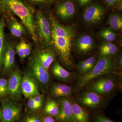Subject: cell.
Wrapping results in <instances>:
<instances>
[{
  "instance_id": "cell-5",
  "label": "cell",
  "mask_w": 122,
  "mask_h": 122,
  "mask_svg": "<svg viewBox=\"0 0 122 122\" xmlns=\"http://www.w3.org/2000/svg\"><path fill=\"white\" fill-rule=\"evenodd\" d=\"M26 73L35 81L38 86L46 87L50 83L51 79L49 72L42 66L34 56L29 62Z\"/></svg>"
},
{
  "instance_id": "cell-26",
  "label": "cell",
  "mask_w": 122,
  "mask_h": 122,
  "mask_svg": "<svg viewBox=\"0 0 122 122\" xmlns=\"http://www.w3.org/2000/svg\"><path fill=\"white\" fill-rule=\"evenodd\" d=\"M107 24L113 30L118 31L122 28V17L120 14L114 13L111 14L107 18Z\"/></svg>"
},
{
  "instance_id": "cell-31",
  "label": "cell",
  "mask_w": 122,
  "mask_h": 122,
  "mask_svg": "<svg viewBox=\"0 0 122 122\" xmlns=\"http://www.w3.org/2000/svg\"><path fill=\"white\" fill-rule=\"evenodd\" d=\"M8 79L0 78V97L8 95Z\"/></svg>"
},
{
  "instance_id": "cell-10",
  "label": "cell",
  "mask_w": 122,
  "mask_h": 122,
  "mask_svg": "<svg viewBox=\"0 0 122 122\" xmlns=\"http://www.w3.org/2000/svg\"><path fill=\"white\" fill-rule=\"evenodd\" d=\"M105 9L100 5L95 4L90 5L85 10L83 15V21L89 25L99 24L104 18Z\"/></svg>"
},
{
  "instance_id": "cell-11",
  "label": "cell",
  "mask_w": 122,
  "mask_h": 122,
  "mask_svg": "<svg viewBox=\"0 0 122 122\" xmlns=\"http://www.w3.org/2000/svg\"><path fill=\"white\" fill-rule=\"evenodd\" d=\"M59 113L55 118L56 122H75L72 103L69 99L62 97L59 100Z\"/></svg>"
},
{
  "instance_id": "cell-33",
  "label": "cell",
  "mask_w": 122,
  "mask_h": 122,
  "mask_svg": "<svg viewBox=\"0 0 122 122\" xmlns=\"http://www.w3.org/2000/svg\"><path fill=\"white\" fill-rule=\"evenodd\" d=\"M77 68L78 72L81 75L85 74L88 72L87 66L83 61L78 62L77 65Z\"/></svg>"
},
{
  "instance_id": "cell-9",
  "label": "cell",
  "mask_w": 122,
  "mask_h": 122,
  "mask_svg": "<svg viewBox=\"0 0 122 122\" xmlns=\"http://www.w3.org/2000/svg\"><path fill=\"white\" fill-rule=\"evenodd\" d=\"M22 76L20 71L16 69L10 74L8 79V95L14 100H19L21 98V83Z\"/></svg>"
},
{
  "instance_id": "cell-27",
  "label": "cell",
  "mask_w": 122,
  "mask_h": 122,
  "mask_svg": "<svg viewBox=\"0 0 122 122\" xmlns=\"http://www.w3.org/2000/svg\"><path fill=\"white\" fill-rule=\"evenodd\" d=\"M20 120V122H42L41 114L35 113L28 111L23 115L22 114Z\"/></svg>"
},
{
  "instance_id": "cell-32",
  "label": "cell",
  "mask_w": 122,
  "mask_h": 122,
  "mask_svg": "<svg viewBox=\"0 0 122 122\" xmlns=\"http://www.w3.org/2000/svg\"><path fill=\"white\" fill-rule=\"evenodd\" d=\"M98 61V60L97 59V57L95 56H93L90 57L89 58L85 61H83V62L87 66L88 72L91 70L94 67L97 62Z\"/></svg>"
},
{
  "instance_id": "cell-34",
  "label": "cell",
  "mask_w": 122,
  "mask_h": 122,
  "mask_svg": "<svg viewBox=\"0 0 122 122\" xmlns=\"http://www.w3.org/2000/svg\"><path fill=\"white\" fill-rule=\"evenodd\" d=\"M37 104L42 109L44 105V97L41 94L32 97Z\"/></svg>"
},
{
  "instance_id": "cell-28",
  "label": "cell",
  "mask_w": 122,
  "mask_h": 122,
  "mask_svg": "<svg viewBox=\"0 0 122 122\" xmlns=\"http://www.w3.org/2000/svg\"><path fill=\"white\" fill-rule=\"evenodd\" d=\"M99 35L101 38L108 42L114 41L116 37L115 33L110 28H107L102 30L99 33Z\"/></svg>"
},
{
  "instance_id": "cell-41",
  "label": "cell",
  "mask_w": 122,
  "mask_h": 122,
  "mask_svg": "<svg viewBox=\"0 0 122 122\" xmlns=\"http://www.w3.org/2000/svg\"><path fill=\"white\" fill-rule=\"evenodd\" d=\"M2 110H1V108H0V122L1 120V118H2Z\"/></svg>"
},
{
  "instance_id": "cell-13",
  "label": "cell",
  "mask_w": 122,
  "mask_h": 122,
  "mask_svg": "<svg viewBox=\"0 0 122 122\" xmlns=\"http://www.w3.org/2000/svg\"><path fill=\"white\" fill-rule=\"evenodd\" d=\"M50 20L51 35L59 37L73 39L75 35V30L72 27L62 25L52 15L50 16Z\"/></svg>"
},
{
  "instance_id": "cell-30",
  "label": "cell",
  "mask_w": 122,
  "mask_h": 122,
  "mask_svg": "<svg viewBox=\"0 0 122 122\" xmlns=\"http://www.w3.org/2000/svg\"><path fill=\"white\" fill-rule=\"evenodd\" d=\"M27 107L29 110L28 111L35 113L40 114V112L42 109L36 103L32 97L28 98Z\"/></svg>"
},
{
  "instance_id": "cell-21",
  "label": "cell",
  "mask_w": 122,
  "mask_h": 122,
  "mask_svg": "<svg viewBox=\"0 0 122 122\" xmlns=\"http://www.w3.org/2000/svg\"><path fill=\"white\" fill-rule=\"evenodd\" d=\"M52 65L51 71L55 78L59 81L67 82L72 78V73L65 69L57 61H54Z\"/></svg>"
},
{
  "instance_id": "cell-25",
  "label": "cell",
  "mask_w": 122,
  "mask_h": 122,
  "mask_svg": "<svg viewBox=\"0 0 122 122\" xmlns=\"http://www.w3.org/2000/svg\"><path fill=\"white\" fill-rule=\"evenodd\" d=\"M99 50L100 57H111L117 53L118 48L112 42H106L100 45Z\"/></svg>"
},
{
  "instance_id": "cell-22",
  "label": "cell",
  "mask_w": 122,
  "mask_h": 122,
  "mask_svg": "<svg viewBox=\"0 0 122 122\" xmlns=\"http://www.w3.org/2000/svg\"><path fill=\"white\" fill-rule=\"evenodd\" d=\"M59 101L49 98L41 114L42 116H50L55 118L59 113Z\"/></svg>"
},
{
  "instance_id": "cell-39",
  "label": "cell",
  "mask_w": 122,
  "mask_h": 122,
  "mask_svg": "<svg viewBox=\"0 0 122 122\" xmlns=\"http://www.w3.org/2000/svg\"><path fill=\"white\" fill-rule=\"evenodd\" d=\"M119 0H105V2L110 6L113 5L117 3Z\"/></svg>"
},
{
  "instance_id": "cell-8",
  "label": "cell",
  "mask_w": 122,
  "mask_h": 122,
  "mask_svg": "<svg viewBox=\"0 0 122 122\" xmlns=\"http://www.w3.org/2000/svg\"><path fill=\"white\" fill-rule=\"evenodd\" d=\"M2 118L0 122H17L22 115L21 106L7 99L1 102Z\"/></svg>"
},
{
  "instance_id": "cell-1",
  "label": "cell",
  "mask_w": 122,
  "mask_h": 122,
  "mask_svg": "<svg viewBox=\"0 0 122 122\" xmlns=\"http://www.w3.org/2000/svg\"><path fill=\"white\" fill-rule=\"evenodd\" d=\"M35 10L21 0H0V14L5 18L17 16L28 30L34 42L38 43L34 20Z\"/></svg>"
},
{
  "instance_id": "cell-4",
  "label": "cell",
  "mask_w": 122,
  "mask_h": 122,
  "mask_svg": "<svg viewBox=\"0 0 122 122\" xmlns=\"http://www.w3.org/2000/svg\"><path fill=\"white\" fill-rule=\"evenodd\" d=\"M34 20L38 42H41L44 47L53 46L49 20L40 10L35 12Z\"/></svg>"
},
{
  "instance_id": "cell-24",
  "label": "cell",
  "mask_w": 122,
  "mask_h": 122,
  "mask_svg": "<svg viewBox=\"0 0 122 122\" xmlns=\"http://www.w3.org/2000/svg\"><path fill=\"white\" fill-rule=\"evenodd\" d=\"M32 45L30 42H26L22 39L15 46V52L21 61L30 55L32 50Z\"/></svg>"
},
{
  "instance_id": "cell-6",
  "label": "cell",
  "mask_w": 122,
  "mask_h": 122,
  "mask_svg": "<svg viewBox=\"0 0 122 122\" xmlns=\"http://www.w3.org/2000/svg\"><path fill=\"white\" fill-rule=\"evenodd\" d=\"M52 42L61 61L67 66H73L71 52L72 38L59 37L51 35Z\"/></svg>"
},
{
  "instance_id": "cell-16",
  "label": "cell",
  "mask_w": 122,
  "mask_h": 122,
  "mask_svg": "<svg viewBox=\"0 0 122 122\" xmlns=\"http://www.w3.org/2000/svg\"><path fill=\"white\" fill-rule=\"evenodd\" d=\"M56 13L59 17L63 20H69L74 16L75 5L73 2L67 0L58 4L56 7Z\"/></svg>"
},
{
  "instance_id": "cell-29",
  "label": "cell",
  "mask_w": 122,
  "mask_h": 122,
  "mask_svg": "<svg viewBox=\"0 0 122 122\" xmlns=\"http://www.w3.org/2000/svg\"><path fill=\"white\" fill-rule=\"evenodd\" d=\"M91 122H115L107 117L102 112L92 114Z\"/></svg>"
},
{
  "instance_id": "cell-3",
  "label": "cell",
  "mask_w": 122,
  "mask_h": 122,
  "mask_svg": "<svg viewBox=\"0 0 122 122\" xmlns=\"http://www.w3.org/2000/svg\"><path fill=\"white\" fill-rule=\"evenodd\" d=\"M115 68L114 61L111 57H100L94 67L86 73L81 75L79 79L78 89L83 88L90 81L99 76L114 73Z\"/></svg>"
},
{
  "instance_id": "cell-35",
  "label": "cell",
  "mask_w": 122,
  "mask_h": 122,
  "mask_svg": "<svg viewBox=\"0 0 122 122\" xmlns=\"http://www.w3.org/2000/svg\"><path fill=\"white\" fill-rule=\"evenodd\" d=\"M42 122H56L55 118L48 115H42Z\"/></svg>"
},
{
  "instance_id": "cell-37",
  "label": "cell",
  "mask_w": 122,
  "mask_h": 122,
  "mask_svg": "<svg viewBox=\"0 0 122 122\" xmlns=\"http://www.w3.org/2000/svg\"><path fill=\"white\" fill-rule=\"evenodd\" d=\"M35 4H44L52 2L55 0H26Z\"/></svg>"
},
{
  "instance_id": "cell-20",
  "label": "cell",
  "mask_w": 122,
  "mask_h": 122,
  "mask_svg": "<svg viewBox=\"0 0 122 122\" xmlns=\"http://www.w3.org/2000/svg\"><path fill=\"white\" fill-rule=\"evenodd\" d=\"M51 95L54 98L70 96L73 91L72 87L68 85L58 83H53L50 88Z\"/></svg>"
},
{
  "instance_id": "cell-14",
  "label": "cell",
  "mask_w": 122,
  "mask_h": 122,
  "mask_svg": "<svg viewBox=\"0 0 122 122\" xmlns=\"http://www.w3.org/2000/svg\"><path fill=\"white\" fill-rule=\"evenodd\" d=\"M15 51L14 45L11 42H7L3 59V70L4 73L10 74L14 70Z\"/></svg>"
},
{
  "instance_id": "cell-2",
  "label": "cell",
  "mask_w": 122,
  "mask_h": 122,
  "mask_svg": "<svg viewBox=\"0 0 122 122\" xmlns=\"http://www.w3.org/2000/svg\"><path fill=\"white\" fill-rule=\"evenodd\" d=\"M118 76L114 73L104 75L93 79L84 87L103 97L111 95L122 87Z\"/></svg>"
},
{
  "instance_id": "cell-36",
  "label": "cell",
  "mask_w": 122,
  "mask_h": 122,
  "mask_svg": "<svg viewBox=\"0 0 122 122\" xmlns=\"http://www.w3.org/2000/svg\"><path fill=\"white\" fill-rule=\"evenodd\" d=\"M115 64L116 68H117L119 69H121L122 68V55H120L116 59V61L115 62Z\"/></svg>"
},
{
  "instance_id": "cell-38",
  "label": "cell",
  "mask_w": 122,
  "mask_h": 122,
  "mask_svg": "<svg viewBox=\"0 0 122 122\" xmlns=\"http://www.w3.org/2000/svg\"><path fill=\"white\" fill-rule=\"evenodd\" d=\"M92 0H77L79 5L81 6H84L89 3Z\"/></svg>"
},
{
  "instance_id": "cell-15",
  "label": "cell",
  "mask_w": 122,
  "mask_h": 122,
  "mask_svg": "<svg viewBox=\"0 0 122 122\" xmlns=\"http://www.w3.org/2000/svg\"><path fill=\"white\" fill-rule=\"evenodd\" d=\"M34 56L48 72L50 66L55 61L56 58L55 52L49 49L38 50L36 51Z\"/></svg>"
},
{
  "instance_id": "cell-40",
  "label": "cell",
  "mask_w": 122,
  "mask_h": 122,
  "mask_svg": "<svg viewBox=\"0 0 122 122\" xmlns=\"http://www.w3.org/2000/svg\"><path fill=\"white\" fill-rule=\"evenodd\" d=\"M118 10L122 11V2H120L118 6Z\"/></svg>"
},
{
  "instance_id": "cell-23",
  "label": "cell",
  "mask_w": 122,
  "mask_h": 122,
  "mask_svg": "<svg viewBox=\"0 0 122 122\" xmlns=\"http://www.w3.org/2000/svg\"><path fill=\"white\" fill-rule=\"evenodd\" d=\"M5 19L0 14V70L3 68V59L6 42L5 35Z\"/></svg>"
},
{
  "instance_id": "cell-7",
  "label": "cell",
  "mask_w": 122,
  "mask_h": 122,
  "mask_svg": "<svg viewBox=\"0 0 122 122\" xmlns=\"http://www.w3.org/2000/svg\"><path fill=\"white\" fill-rule=\"evenodd\" d=\"M104 100L103 96L88 90L83 92L78 98V102L82 107L93 114L102 112L105 106Z\"/></svg>"
},
{
  "instance_id": "cell-19",
  "label": "cell",
  "mask_w": 122,
  "mask_h": 122,
  "mask_svg": "<svg viewBox=\"0 0 122 122\" xmlns=\"http://www.w3.org/2000/svg\"><path fill=\"white\" fill-rule=\"evenodd\" d=\"M71 103L75 122H91V116L86 109L75 102Z\"/></svg>"
},
{
  "instance_id": "cell-17",
  "label": "cell",
  "mask_w": 122,
  "mask_h": 122,
  "mask_svg": "<svg viewBox=\"0 0 122 122\" xmlns=\"http://www.w3.org/2000/svg\"><path fill=\"white\" fill-rule=\"evenodd\" d=\"M95 44V40L93 37L89 35H84L77 39L75 42V47L78 52L83 54L91 51Z\"/></svg>"
},
{
  "instance_id": "cell-12",
  "label": "cell",
  "mask_w": 122,
  "mask_h": 122,
  "mask_svg": "<svg viewBox=\"0 0 122 122\" xmlns=\"http://www.w3.org/2000/svg\"><path fill=\"white\" fill-rule=\"evenodd\" d=\"M21 94L26 98L40 94L37 84L26 73L22 76L21 83Z\"/></svg>"
},
{
  "instance_id": "cell-18",
  "label": "cell",
  "mask_w": 122,
  "mask_h": 122,
  "mask_svg": "<svg viewBox=\"0 0 122 122\" xmlns=\"http://www.w3.org/2000/svg\"><path fill=\"white\" fill-rule=\"evenodd\" d=\"M14 16L12 15L5 18L9 30L12 35L15 37H22L26 34V29L23 24L18 21Z\"/></svg>"
}]
</instances>
